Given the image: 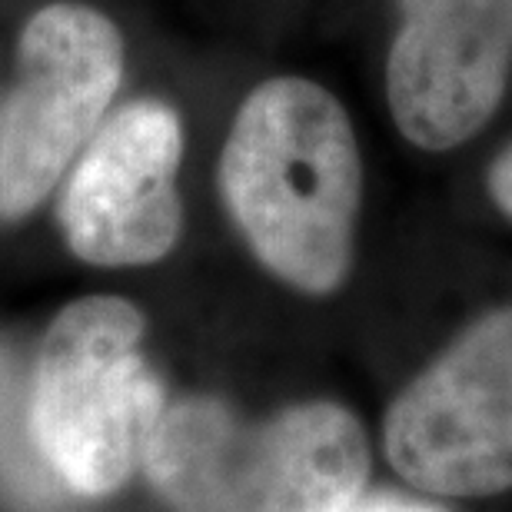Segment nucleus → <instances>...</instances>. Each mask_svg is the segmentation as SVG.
I'll list each match as a JSON object with an SVG mask.
<instances>
[{"instance_id":"nucleus-1","label":"nucleus","mask_w":512,"mask_h":512,"mask_svg":"<svg viewBox=\"0 0 512 512\" xmlns=\"http://www.w3.org/2000/svg\"><path fill=\"white\" fill-rule=\"evenodd\" d=\"M220 197L276 280L310 296L340 290L363 203L360 143L340 100L306 77L253 87L223 143Z\"/></svg>"},{"instance_id":"nucleus-2","label":"nucleus","mask_w":512,"mask_h":512,"mask_svg":"<svg viewBox=\"0 0 512 512\" xmlns=\"http://www.w3.org/2000/svg\"><path fill=\"white\" fill-rule=\"evenodd\" d=\"M143 466L177 512H340L363 496L370 443L323 399L247 423L190 396L163 409Z\"/></svg>"},{"instance_id":"nucleus-3","label":"nucleus","mask_w":512,"mask_h":512,"mask_svg":"<svg viewBox=\"0 0 512 512\" xmlns=\"http://www.w3.org/2000/svg\"><path fill=\"white\" fill-rule=\"evenodd\" d=\"M147 320L120 296L67 303L40 340L30 376V426L70 493H114L147 459L167 409L143 360Z\"/></svg>"},{"instance_id":"nucleus-4","label":"nucleus","mask_w":512,"mask_h":512,"mask_svg":"<svg viewBox=\"0 0 512 512\" xmlns=\"http://www.w3.org/2000/svg\"><path fill=\"white\" fill-rule=\"evenodd\" d=\"M124 37L74 0L40 7L17 37L14 84L0 110V220L30 217L104 127L124 80Z\"/></svg>"},{"instance_id":"nucleus-5","label":"nucleus","mask_w":512,"mask_h":512,"mask_svg":"<svg viewBox=\"0 0 512 512\" xmlns=\"http://www.w3.org/2000/svg\"><path fill=\"white\" fill-rule=\"evenodd\" d=\"M389 463L433 496L512 489V306L473 320L393 399Z\"/></svg>"},{"instance_id":"nucleus-6","label":"nucleus","mask_w":512,"mask_h":512,"mask_svg":"<svg viewBox=\"0 0 512 512\" xmlns=\"http://www.w3.org/2000/svg\"><path fill=\"white\" fill-rule=\"evenodd\" d=\"M183 120L153 97L120 107L74 160L60 197L67 247L90 266H147L180 240Z\"/></svg>"},{"instance_id":"nucleus-7","label":"nucleus","mask_w":512,"mask_h":512,"mask_svg":"<svg viewBox=\"0 0 512 512\" xmlns=\"http://www.w3.org/2000/svg\"><path fill=\"white\" fill-rule=\"evenodd\" d=\"M386 104L419 150L473 140L503 104L512 70V0H396Z\"/></svg>"},{"instance_id":"nucleus-8","label":"nucleus","mask_w":512,"mask_h":512,"mask_svg":"<svg viewBox=\"0 0 512 512\" xmlns=\"http://www.w3.org/2000/svg\"><path fill=\"white\" fill-rule=\"evenodd\" d=\"M0 493L24 506L60 503L70 489L47 466L30 426V383L0 346Z\"/></svg>"},{"instance_id":"nucleus-9","label":"nucleus","mask_w":512,"mask_h":512,"mask_svg":"<svg viewBox=\"0 0 512 512\" xmlns=\"http://www.w3.org/2000/svg\"><path fill=\"white\" fill-rule=\"evenodd\" d=\"M486 190L499 210L512 220V143L493 160V167L486 173Z\"/></svg>"},{"instance_id":"nucleus-10","label":"nucleus","mask_w":512,"mask_h":512,"mask_svg":"<svg viewBox=\"0 0 512 512\" xmlns=\"http://www.w3.org/2000/svg\"><path fill=\"white\" fill-rule=\"evenodd\" d=\"M340 512H443L439 506L419 503V499H406L396 493H376V496H360Z\"/></svg>"}]
</instances>
